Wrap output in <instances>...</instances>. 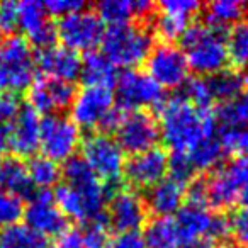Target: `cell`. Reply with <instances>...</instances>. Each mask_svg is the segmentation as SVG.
I'll return each mask as SVG.
<instances>
[{
	"label": "cell",
	"instance_id": "obj_1",
	"mask_svg": "<svg viewBox=\"0 0 248 248\" xmlns=\"http://www.w3.org/2000/svg\"><path fill=\"white\" fill-rule=\"evenodd\" d=\"M62 177L65 182L56 186L53 199L66 219L90 223L102 217L109 201L107 186L93 175L82 156L66 160Z\"/></svg>",
	"mask_w": 248,
	"mask_h": 248
},
{
	"label": "cell",
	"instance_id": "obj_2",
	"mask_svg": "<svg viewBox=\"0 0 248 248\" xmlns=\"http://www.w3.org/2000/svg\"><path fill=\"white\" fill-rule=\"evenodd\" d=\"M158 109L160 140L172 153H189L206 136L217 133L213 112L194 106L184 95L165 99Z\"/></svg>",
	"mask_w": 248,
	"mask_h": 248
},
{
	"label": "cell",
	"instance_id": "obj_3",
	"mask_svg": "<svg viewBox=\"0 0 248 248\" xmlns=\"http://www.w3.org/2000/svg\"><path fill=\"white\" fill-rule=\"evenodd\" d=\"M180 41V48L186 53L190 70L201 77H209L226 70L230 60L224 29L214 28L209 22H190Z\"/></svg>",
	"mask_w": 248,
	"mask_h": 248
},
{
	"label": "cell",
	"instance_id": "obj_4",
	"mask_svg": "<svg viewBox=\"0 0 248 248\" xmlns=\"http://www.w3.org/2000/svg\"><path fill=\"white\" fill-rule=\"evenodd\" d=\"M102 55L116 68L133 70L145 63L153 48V32L136 22L109 26L100 41Z\"/></svg>",
	"mask_w": 248,
	"mask_h": 248
},
{
	"label": "cell",
	"instance_id": "obj_5",
	"mask_svg": "<svg viewBox=\"0 0 248 248\" xmlns=\"http://www.w3.org/2000/svg\"><path fill=\"white\" fill-rule=\"evenodd\" d=\"M70 110H72L70 119L78 126L80 131L100 129L102 133H107L110 129L114 131L123 114V110L116 107L112 90L87 85L75 92Z\"/></svg>",
	"mask_w": 248,
	"mask_h": 248
},
{
	"label": "cell",
	"instance_id": "obj_6",
	"mask_svg": "<svg viewBox=\"0 0 248 248\" xmlns=\"http://www.w3.org/2000/svg\"><path fill=\"white\" fill-rule=\"evenodd\" d=\"M36 78V56L22 36H11L0 45V92L17 93Z\"/></svg>",
	"mask_w": 248,
	"mask_h": 248
},
{
	"label": "cell",
	"instance_id": "obj_7",
	"mask_svg": "<svg viewBox=\"0 0 248 248\" xmlns=\"http://www.w3.org/2000/svg\"><path fill=\"white\" fill-rule=\"evenodd\" d=\"M206 180V204L213 209H230L240 201V194L248 186V156L236 155L221 163Z\"/></svg>",
	"mask_w": 248,
	"mask_h": 248
},
{
	"label": "cell",
	"instance_id": "obj_8",
	"mask_svg": "<svg viewBox=\"0 0 248 248\" xmlns=\"http://www.w3.org/2000/svg\"><path fill=\"white\" fill-rule=\"evenodd\" d=\"M80 148L83 162L100 182L106 186L119 182L124 172L126 156L114 136L102 131L90 133L82 141Z\"/></svg>",
	"mask_w": 248,
	"mask_h": 248
},
{
	"label": "cell",
	"instance_id": "obj_9",
	"mask_svg": "<svg viewBox=\"0 0 248 248\" xmlns=\"http://www.w3.org/2000/svg\"><path fill=\"white\" fill-rule=\"evenodd\" d=\"M163 89L138 68L123 70L114 83V100L121 110H148L165 100Z\"/></svg>",
	"mask_w": 248,
	"mask_h": 248
},
{
	"label": "cell",
	"instance_id": "obj_10",
	"mask_svg": "<svg viewBox=\"0 0 248 248\" xmlns=\"http://www.w3.org/2000/svg\"><path fill=\"white\" fill-rule=\"evenodd\" d=\"M80 145L82 131L70 117L63 114H53L41 119L39 150L43 152V156L56 163H65L66 160L75 156Z\"/></svg>",
	"mask_w": 248,
	"mask_h": 248
},
{
	"label": "cell",
	"instance_id": "obj_11",
	"mask_svg": "<svg viewBox=\"0 0 248 248\" xmlns=\"http://www.w3.org/2000/svg\"><path fill=\"white\" fill-rule=\"evenodd\" d=\"M114 133L123 152L131 155L155 148L160 141L158 119L150 110H123Z\"/></svg>",
	"mask_w": 248,
	"mask_h": 248
},
{
	"label": "cell",
	"instance_id": "obj_12",
	"mask_svg": "<svg viewBox=\"0 0 248 248\" xmlns=\"http://www.w3.org/2000/svg\"><path fill=\"white\" fill-rule=\"evenodd\" d=\"M104 22L92 9H80L68 16L60 17L56 26V38L63 43V46L72 51L90 53L95 46L100 45L104 36Z\"/></svg>",
	"mask_w": 248,
	"mask_h": 248
},
{
	"label": "cell",
	"instance_id": "obj_13",
	"mask_svg": "<svg viewBox=\"0 0 248 248\" xmlns=\"http://www.w3.org/2000/svg\"><path fill=\"white\" fill-rule=\"evenodd\" d=\"M145 72L162 89H182L190 75L186 53L175 43L162 41L160 45H153L145 60Z\"/></svg>",
	"mask_w": 248,
	"mask_h": 248
},
{
	"label": "cell",
	"instance_id": "obj_14",
	"mask_svg": "<svg viewBox=\"0 0 248 248\" xmlns=\"http://www.w3.org/2000/svg\"><path fill=\"white\" fill-rule=\"evenodd\" d=\"M173 217L184 238V243L190 240H199V238H207L216 243V241L228 238L230 234L228 217L216 214L209 207L186 202Z\"/></svg>",
	"mask_w": 248,
	"mask_h": 248
},
{
	"label": "cell",
	"instance_id": "obj_15",
	"mask_svg": "<svg viewBox=\"0 0 248 248\" xmlns=\"http://www.w3.org/2000/svg\"><path fill=\"white\" fill-rule=\"evenodd\" d=\"M106 221L117 234L138 233L148 221L145 199L135 189H117L107 201Z\"/></svg>",
	"mask_w": 248,
	"mask_h": 248
},
{
	"label": "cell",
	"instance_id": "obj_16",
	"mask_svg": "<svg viewBox=\"0 0 248 248\" xmlns=\"http://www.w3.org/2000/svg\"><path fill=\"white\" fill-rule=\"evenodd\" d=\"M167 175H169V153L160 146L131 155L124 163L123 177L135 190L152 189Z\"/></svg>",
	"mask_w": 248,
	"mask_h": 248
},
{
	"label": "cell",
	"instance_id": "obj_17",
	"mask_svg": "<svg viewBox=\"0 0 248 248\" xmlns=\"http://www.w3.org/2000/svg\"><path fill=\"white\" fill-rule=\"evenodd\" d=\"M75 85L63 80L49 78V77H38L32 80L28 89V106L34 112L53 116L72 106L75 97Z\"/></svg>",
	"mask_w": 248,
	"mask_h": 248
},
{
	"label": "cell",
	"instance_id": "obj_18",
	"mask_svg": "<svg viewBox=\"0 0 248 248\" xmlns=\"http://www.w3.org/2000/svg\"><path fill=\"white\" fill-rule=\"evenodd\" d=\"M22 217L26 221L24 224L46 238L56 236L68 226L65 214L56 206L49 190H34L29 197V202L24 206Z\"/></svg>",
	"mask_w": 248,
	"mask_h": 248
},
{
	"label": "cell",
	"instance_id": "obj_19",
	"mask_svg": "<svg viewBox=\"0 0 248 248\" xmlns=\"http://www.w3.org/2000/svg\"><path fill=\"white\" fill-rule=\"evenodd\" d=\"M17 28L28 36V43L41 51L56 43V26L46 12L43 2L26 0L17 4Z\"/></svg>",
	"mask_w": 248,
	"mask_h": 248
},
{
	"label": "cell",
	"instance_id": "obj_20",
	"mask_svg": "<svg viewBox=\"0 0 248 248\" xmlns=\"http://www.w3.org/2000/svg\"><path fill=\"white\" fill-rule=\"evenodd\" d=\"M41 117L29 106H22L16 119L9 126V150L16 158L34 156L39 150Z\"/></svg>",
	"mask_w": 248,
	"mask_h": 248
},
{
	"label": "cell",
	"instance_id": "obj_21",
	"mask_svg": "<svg viewBox=\"0 0 248 248\" xmlns=\"http://www.w3.org/2000/svg\"><path fill=\"white\" fill-rule=\"evenodd\" d=\"M36 70H39L43 77L73 83L80 78L82 56L65 46L55 45L36 55Z\"/></svg>",
	"mask_w": 248,
	"mask_h": 248
},
{
	"label": "cell",
	"instance_id": "obj_22",
	"mask_svg": "<svg viewBox=\"0 0 248 248\" xmlns=\"http://www.w3.org/2000/svg\"><path fill=\"white\" fill-rule=\"evenodd\" d=\"M187 184L167 175L156 186L146 190L145 204L155 217H173L186 204Z\"/></svg>",
	"mask_w": 248,
	"mask_h": 248
},
{
	"label": "cell",
	"instance_id": "obj_23",
	"mask_svg": "<svg viewBox=\"0 0 248 248\" xmlns=\"http://www.w3.org/2000/svg\"><path fill=\"white\" fill-rule=\"evenodd\" d=\"M153 4L146 0H102L97 4V16L109 26L135 22L140 17L152 14Z\"/></svg>",
	"mask_w": 248,
	"mask_h": 248
},
{
	"label": "cell",
	"instance_id": "obj_24",
	"mask_svg": "<svg viewBox=\"0 0 248 248\" xmlns=\"http://www.w3.org/2000/svg\"><path fill=\"white\" fill-rule=\"evenodd\" d=\"M204 83V92H206L207 104L213 102H226V100L233 99L234 95L243 92L245 78L240 72L236 70H223L214 75L202 77Z\"/></svg>",
	"mask_w": 248,
	"mask_h": 248
},
{
	"label": "cell",
	"instance_id": "obj_25",
	"mask_svg": "<svg viewBox=\"0 0 248 248\" xmlns=\"http://www.w3.org/2000/svg\"><path fill=\"white\" fill-rule=\"evenodd\" d=\"M80 78L87 87L112 89L117 78V68L102 53L90 51L85 55V58H82Z\"/></svg>",
	"mask_w": 248,
	"mask_h": 248
},
{
	"label": "cell",
	"instance_id": "obj_26",
	"mask_svg": "<svg viewBox=\"0 0 248 248\" xmlns=\"http://www.w3.org/2000/svg\"><path fill=\"white\" fill-rule=\"evenodd\" d=\"M141 236L146 248H180L184 243L175 217H153L146 221Z\"/></svg>",
	"mask_w": 248,
	"mask_h": 248
},
{
	"label": "cell",
	"instance_id": "obj_27",
	"mask_svg": "<svg viewBox=\"0 0 248 248\" xmlns=\"http://www.w3.org/2000/svg\"><path fill=\"white\" fill-rule=\"evenodd\" d=\"M0 189L7 190L21 199L31 197L34 194V187L29 180L28 167L21 158L9 156L0 162Z\"/></svg>",
	"mask_w": 248,
	"mask_h": 248
},
{
	"label": "cell",
	"instance_id": "obj_28",
	"mask_svg": "<svg viewBox=\"0 0 248 248\" xmlns=\"http://www.w3.org/2000/svg\"><path fill=\"white\" fill-rule=\"evenodd\" d=\"M224 148L221 145L219 140V133H214V135H209L199 143L196 145L189 153L190 163H192L194 170L197 172H211V170H216L217 167L223 163L224 158Z\"/></svg>",
	"mask_w": 248,
	"mask_h": 248
},
{
	"label": "cell",
	"instance_id": "obj_29",
	"mask_svg": "<svg viewBox=\"0 0 248 248\" xmlns=\"http://www.w3.org/2000/svg\"><path fill=\"white\" fill-rule=\"evenodd\" d=\"M217 129H236L248 124V92H241L226 102L217 104L213 112Z\"/></svg>",
	"mask_w": 248,
	"mask_h": 248
},
{
	"label": "cell",
	"instance_id": "obj_30",
	"mask_svg": "<svg viewBox=\"0 0 248 248\" xmlns=\"http://www.w3.org/2000/svg\"><path fill=\"white\" fill-rule=\"evenodd\" d=\"M0 248H51V243L28 224L16 223L0 231Z\"/></svg>",
	"mask_w": 248,
	"mask_h": 248
},
{
	"label": "cell",
	"instance_id": "obj_31",
	"mask_svg": "<svg viewBox=\"0 0 248 248\" xmlns=\"http://www.w3.org/2000/svg\"><path fill=\"white\" fill-rule=\"evenodd\" d=\"M26 167H28L29 180H31L32 187L38 190H49L51 187L58 186L60 179H62L60 163L53 162L43 155L31 156Z\"/></svg>",
	"mask_w": 248,
	"mask_h": 248
},
{
	"label": "cell",
	"instance_id": "obj_32",
	"mask_svg": "<svg viewBox=\"0 0 248 248\" xmlns=\"http://www.w3.org/2000/svg\"><path fill=\"white\" fill-rule=\"evenodd\" d=\"M247 14V5L238 0H216L206 7V17L214 28L226 29L228 26L238 24L243 16Z\"/></svg>",
	"mask_w": 248,
	"mask_h": 248
},
{
	"label": "cell",
	"instance_id": "obj_33",
	"mask_svg": "<svg viewBox=\"0 0 248 248\" xmlns=\"http://www.w3.org/2000/svg\"><path fill=\"white\" fill-rule=\"evenodd\" d=\"M228 60L236 68H248V28L247 24H234L226 32Z\"/></svg>",
	"mask_w": 248,
	"mask_h": 248
},
{
	"label": "cell",
	"instance_id": "obj_34",
	"mask_svg": "<svg viewBox=\"0 0 248 248\" xmlns=\"http://www.w3.org/2000/svg\"><path fill=\"white\" fill-rule=\"evenodd\" d=\"M190 19L182 17V16L170 14V12L158 11L155 17V32L163 39V43H173L175 39H180L186 29L189 28Z\"/></svg>",
	"mask_w": 248,
	"mask_h": 248
},
{
	"label": "cell",
	"instance_id": "obj_35",
	"mask_svg": "<svg viewBox=\"0 0 248 248\" xmlns=\"http://www.w3.org/2000/svg\"><path fill=\"white\" fill-rule=\"evenodd\" d=\"M22 214H24V201L0 189V231L19 223Z\"/></svg>",
	"mask_w": 248,
	"mask_h": 248
},
{
	"label": "cell",
	"instance_id": "obj_36",
	"mask_svg": "<svg viewBox=\"0 0 248 248\" xmlns=\"http://www.w3.org/2000/svg\"><path fill=\"white\" fill-rule=\"evenodd\" d=\"M83 248H109L110 228L106 217H99L87 223L85 230H82Z\"/></svg>",
	"mask_w": 248,
	"mask_h": 248
},
{
	"label": "cell",
	"instance_id": "obj_37",
	"mask_svg": "<svg viewBox=\"0 0 248 248\" xmlns=\"http://www.w3.org/2000/svg\"><path fill=\"white\" fill-rule=\"evenodd\" d=\"M219 140L224 152L248 156V124L236 129H219Z\"/></svg>",
	"mask_w": 248,
	"mask_h": 248
},
{
	"label": "cell",
	"instance_id": "obj_38",
	"mask_svg": "<svg viewBox=\"0 0 248 248\" xmlns=\"http://www.w3.org/2000/svg\"><path fill=\"white\" fill-rule=\"evenodd\" d=\"M158 11L182 16L192 21L194 16L201 11V4L196 0H163L158 4Z\"/></svg>",
	"mask_w": 248,
	"mask_h": 248
},
{
	"label": "cell",
	"instance_id": "obj_39",
	"mask_svg": "<svg viewBox=\"0 0 248 248\" xmlns=\"http://www.w3.org/2000/svg\"><path fill=\"white\" fill-rule=\"evenodd\" d=\"M228 221H230V234H233L240 245L248 247V209L247 207L236 209L228 217Z\"/></svg>",
	"mask_w": 248,
	"mask_h": 248
},
{
	"label": "cell",
	"instance_id": "obj_40",
	"mask_svg": "<svg viewBox=\"0 0 248 248\" xmlns=\"http://www.w3.org/2000/svg\"><path fill=\"white\" fill-rule=\"evenodd\" d=\"M21 100L16 93L0 92V126H11V123L16 119V116L21 110Z\"/></svg>",
	"mask_w": 248,
	"mask_h": 248
},
{
	"label": "cell",
	"instance_id": "obj_41",
	"mask_svg": "<svg viewBox=\"0 0 248 248\" xmlns=\"http://www.w3.org/2000/svg\"><path fill=\"white\" fill-rule=\"evenodd\" d=\"M51 248H83L82 230L77 226H66L62 233L55 236Z\"/></svg>",
	"mask_w": 248,
	"mask_h": 248
},
{
	"label": "cell",
	"instance_id": "obj_42",
	"mask_svg": "<svg viewBox=\"0 0 248 248\" xmlns=\"http://www.w3.org/2000/svg\"><path fill=\"white\" fill-rule=\"evenodd\" d=\"M43 4H45V9L49 14V17L51 16L63 17V16H68L72 12L87 7V4L82 0H48V2H43Z\"/></svg>",
	"mask_w": 248,
	"mask_h": 248
},
{
	"label": "cell",
	"instance_id": "obj_43",
	"mask_svg": "<svg viewBox=\"0 0 248 248\" xmlns=\"http://www.w3.org/2000/svg\"><path fill=\"white\" fill-rule=\"evenodd\" d=\"M17 29V4L16 2H0V34L12 32Z\"/></svg>",
	"mask_w": 248,
	"mask_h": 248
},
{
	"label": "cell",
	"instance_id": "obj_44",
	"mask_svg": "<svg viewBox=\"0 0 248 248\" xmlns=\"http://www.w3.org/2000/svg\"><path fill=\"white\" fill-rule=\"evenodd\" d=\"M109 248H146V243L140 233H119L110 238Z\"/></svg>",
	"mask_w": 248,
	"mask_h": 248
},
{
	"label": "cell",
	"instance_id": "obj_45",
	"mask_svg": "<svg viewBox=\"0 0 248 248\" xmlns=\"http://www.w3.org/2000/svg\"><path fill=\"white\" fill-rule=\"evenodd\" d=\"M180 248H216V243L207 240V238H199V240L186 241Z\"/></svg>",
	"mask_w": 248,
	"mask_h": 248
},
{
	"label": "cell",
	"instance_id": "obj_46",
	"mask_svg": "<svg viewBox=\"0 0 248 248\" xmlns=\"http://www.w3.org/2000/svg\"><path fill=\"white\" fill-rule=\"evenodd\" d=\"M9 148V126H0V162L4 160V153Z\"/></svg>",
	"mask_w": 248,
	"mask_h": 248
},
{
	"label": "cell",
	"instance_id": "obj_47",
	"mask_svg": "<svg viewBox=\"0 0 248 248\" xmlns=\"http://www.w3.org/2000/svg\"><path fill=\"white\" fill-rule=\"evenodd\" d=\"M240 202H241V207H247V209H248V186L245 187L243 190H241V194H240Z\"/></svg>",
	"mask_w": 248,
	"mask_h": 248
},
{
	"label": "cell",
	"instance_id": "obj_48",
	"mask_svg": "<svg viewBox=\"0 0 248 248\" xmlns=\"http://www.w3.org/2000/svg\"><path fill=\"white\" fill-rule=\"evenodd\" d=\"M224 248H248L245 245H240V243H231V245H226Z\"/></svg>",
	"mask_w": 248,
	"mask_h": 248
},
{
	"label": "cell",
	"instance_id": "obj_49",
	"mask_svg": "<svg viewBox=\"0 0 248 248\" xmlns=\"http://www.w3.org/2000/svg\"><path fill=\"white\" fill-rule=\"evenodd\" d=\"M243 78H245V85H248V68H247V72H245Z\"/></svg>",
	"mask_w": 248,
	"mask_h": 248
},
{
	"label": "cell",
	"instance_id": "obj_50",
	"mask_svg": "<svg viewBox=\"0 0 248 248\" xmlns=\"http://www.w3.org/2000/svg\"><path fill=\"white\" fill-rule=\"evenodd\" d=\"M247 28H248V12H247Z\"/></svg>",
	"mask_w": 248,
	"mask_h": 248
}]
</instances>
